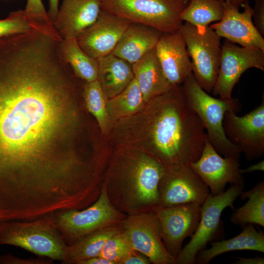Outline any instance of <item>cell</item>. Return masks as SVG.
I'll list each match as a JSON object with an SVG mask.
<instances>
[{"instance_id": "1", "label": "cell", "mask_w": 264, "mask_h": 264, "mask_svg": "<svg viewBox=\"0 0 264 264\" xmlns=\"http://www.w3.org/2000/svg\"><path fill=\"white\" fill-rule=\"evenodd\" d=\"M79 80L53 39H0V212L48 209L85 181L90 162L76 145Z\"/></svg>"}, {"instance_id": "2", "label": "cell", "mask_w": 264, "mask_h": 264, "mask_svg": "<svg viewBox=\"0 0 264 264\" xmlns=\"http://www.w3.org/2000/svg\"><path fill=\"white\" fill-rule=\"evenodd\" d=\"M110 136L115 147L141 150L164 167L190 165L198 159L208 140L203 124L185 101L181 85L118 120Z\"/></svg>"}, {"instance_id": "3", "label": "cell", "mask_w": 264, "mask_h": 264, "mask_svg": "<svg viewBox=\"0 0 264 264\" xmlns=\"http://www.w3.org/2000/svg\"><path fill=\"white\" fill-rule=\"evenodd\" d=\"M163 166L148 154L115 147L102 185L113 205L126 215L154 210Z\"/></svg>"}, {"instance_id": "4", "label": "cell", "mask_w": 264, "mask_h": 264, "mask_svg": "<svg viewBox=\"0 0 264 264\" xmlns=\"http://www.w3.org/2000/svg\"><path fill=\"white\" fill-rule=\"evenodd\" d=\"M22 248L38 256L71 264L68 245L57 229L54 213L31 220H13L0 224V246Z\"/></svg>"}, {"instance_id": "5", "label": "cell", "mask_w": 264, "mask_h": 264, "mask_svg": "<svg viewBox=\"0 0 264 264\" xmlns=\"http://www.w3.org/2000/svg\"><path fill=\"white\" fill-rule=\"evenodd\" d=\"M189 107L197 115L205 128L207 138L216 151L223 157L239 160L241 152L226 137L223 127L225 112L241 109L235 98H216L210 96L197 82L191 73L181 85Z\"/></svg>"}, {"instance_id": "6", "label": "cell", "mask_w": 264, "mask_h": 264, "mask_svg": "<svg viewBox=\"0 0 264 264\" xmlns=\"http://www.w3.org/2000/svg\"><path fill=\"white\" fill-rule=\"evenodd\" d=\"M101 10L162 33L179 30L180 15L190 0H100Z\"/></svg>"}, {"instance_id": "7", "label": "cell", "mask_w": 264, "mask_h": 264, "mask_svg": "<svg viewBox=\"0 0 264 264\" xmlns=\"http://www.w3.org/2000/svg\"><path fill=\"white\" fill-rule=\"evenodd\" d=\"M126 216L113 205L103 185L97 199L88 207L54 213L56 227L68 245L95 231L120 223Z\"/></svg>"}, {"instance_id": "8", "label": "cell", "mask_w": 264, "mask_h": 264, "mask_svg": "<svg viewBox=\"0 0 264 264\" xmlns=\"http://www.w3.org/2000/svg\"><path fill=\"white\" fill-rule=\"evenodd\" d=\"M180 31L192 59V73L199 86L212 92L217 78L221 58V37L210 27L198 28L185 22Z\"/></svg>"}, {"instance_id": "9", "label": "cell", "mask_w": 264, "mask_h": 264, "mask_svg": "<svg viewBox=\"0 0 264 264\" xmlns=\"http://www.w3.org/2000/svg\"><path fill=\"white\" fill-rule=\"evenodd\" d=\"M244 185H232L227 191L213 196L210 193L201 209V216L198 228L189 242L175 257L176 264L196 263L198 253L204 249L207 243L218 236L221 227V215L228 207L235 208L233 203L243 191Z\"/></svg>"}, {"instance_id": "10", "label": "cell", "mask_w": 264, "mask_h": 264, "mask_svg": "<svg viewBox=\"0 0 264 264\" xmlns=\"http://www.w3.org/2000/svg\"><path fill=\"white\" fill-rule=\"evenodd\" d=\"M133 248L154 264H175V258L163 242L158 217L154 210L127 215L120 222Z\"/></svg>"}, {"instance_id": "11", "label": "cell", "mask_w": 264, "mask_h": 264, "mask_svg": "<svg viewBox=\"0 0 264 264\" xmlns=\"http://www.w3.org/2000/svg\"><path fill=\"white\" fill-rule=\"evenodd\" d=\"M210 193L208 186L190 165L164 167L158 186L157 206L190 203L201 205Z\"/></svg>"}, {"instance_id": "12", "label": "cell", "mask_w": 264, "mask_h": 264, "mask_svg": "<svg viewBox=\"0 0 264 264\" xmlns=\"http://www.w3.org/2000/svg\"><path fill=\"white\" fill-rule=\"evenodd\" d=\"M234 110H227L223 127L228 140L243 153L250 161L264 154V97L261 104L242 116Z\"/></svg>"}, {"instance_id": "13", "label": "cell", "mask_w": 264, "mask_h": 264, "mask_svg": "<svg viewBox=\"0 0 264 264\" xmlns=\"http://www.w3.org/2000/svg\"><path fill=\"white\" fill-rule=\"evenodd\" d=\"M264 70V51L240 47L227 40L221 45L219 70L212 91L215 96L230 99L241 75L250 68Z\"/></svg>"}, {"instance_id": "14", "label": "cell", "mask_w": 264, "mask_h": 264, "mask_svg": "<svg viewBox=\"0 0 264 264\" xmlns=\"http://www.w3.org/2000/svg\"><path fill=\"white\" fill-rule=\"evenodd\" d=\"M201 209V205L194 203L154 209L160 222L164 246L175 258L182 249L185 239L191 237L196 231Z\"/></svg>"}, {"instance_id": "15", "label": "cell", "mask_w": 264, "mask_h": 264, "mask_svg": "<svg viewBox=\"0 0 264 264\" xmlns=\"http://www.w3.org/2000/svg\"><path fill=\"white\" fill-rule=\"evenodd\" d=\"M190 166L208 186L213 196L224 192L227 183L244 185L239 160L220 155L208 140L198 159Z\"/></svg>"}, {"instance_id": "16", "label": "cell", "mask_w": 264, "mask_h": 264, "mask_svg": "<svg viewBox=\"0 0 264 264\" xmlns=\"http://www.w3.org/2000/svg\"><path fill=\"white\" fill-rule=\"evenodd\" d=\"M223 13L220 21L210 25L221 38L245 48L264 51V39L255 26L253 10L246 0L239 8L227 1H223Z\"/></svg>"}, {"instance_id": "17", "label": "cell", "mask_w": 264, "mask_h": 264, "mask_svg": "<svg viewBox=\"0 0 264 264\" xmlns=\"http://www.w3.org/2000/svg\"><path fill=\"white\" fill-rule=\"evenodd\" d=\"M131 23L103 10L76 38L81 49L95 59L111 53Z\"/></svg>"}, {"instance_id": "18", "label": "cell", "mask_w": 264, "mask_h": 264, "mask_svg": "<svg viewBox=\"0 0 264 264\" xmlns=\"http://www.w3.org/2000/svg\"><path fill=\"white\" fill-rule=\"evenodd\" d=\"M155 49L162 71L169 83L172 86L182 85L192 73V66L179 29L172 33H162Z\"/></svg>"}, {"instance_id": "19", "label": "cell", "mask_w": 264, "mask_h": 264, "mask_svg": "<svg viewBox=\"0 0 264 264\" xmlns=\"http://www.w3.org/2000/svg\"><path fill=\"white\" fill-rule=\"evenodd\" d=\"M100 0H62L54 27L63 39L76 38L97 19Z\"/></svg>"}, {"instance_id": "20", "label": "cell", "mask_w": 264, "mask_h": 264, "mask_svg": "<svg viewBox=\"0 0 264 264\" xmlns=\"http://www.w3.org/2000/svg\"><path fill=\"white\" fill-rule=\"evenodd\" d=\"M162 34L149 26L131 23L111 53L132 64L155 48Z\"/></svg>"}, {"instance_id": "21", "label": "cell", "mask_w": 264, "mask_h": 264, "mask_svg": "<svg viewBox=\"0 0 264 264\" xmlns=\"http://www.w3.org/2000/svg\"><path fill=\"white\" fill-rule=\"evenodd\" d=\"M132 66L134 78L146 103L154 97L168 91L173 87L164 74L155 48L132 64Z\"/></svg>"}, {"instance_id": "22", "label": "cell", "mask_w": 264, "mask_h": 264, "mask_svg": "<svg viewBox=\"0 0 264 264\" xmlns=\"http://www.w3.org/2000/svg\"><path fill=\"white\" fill-rule=\"evenodd\" d=\"M242 228V231L237 236L227 240L213 242L210 248L199 251L196 263L207 264L217 256L232 251L253 250L264 253V232L257 230L253 224H248Z\"/></svg>"}, {"instance_id": "23", "label": "cell", "mask_w": 264, "mask_h": 264, "mask_svg": "<svg viewBox=\"0 0 264 264\" xmlns=\"http://www.w3.org/2000/svg\"><path fill=\"white\" fill-rule=\"evenodd\" d=\"M97 60V80L109 99L122 91L134 79L132 64L112 53Z\"/></svg>"}, {"instance_id": "24", "label": "cell", "mask_w": 264, "mask_h": 264, "mask_svg": "<svg viewBox=\"0 0 264 264\" xmlns=\"http://www.w3.org/2000/svg\"><path fill=\"white\" fill-rule=\"evenodd\" d=\"M60 47L63 58L77 78L84 82L97 80V60L88 56L81 49L76 38L63 39Z\"/></svg>"}, {"instance_id": "25", "label": "cell", "mask_w": 264, "mask_h": 264, "mask_svg": "<svg viewBox=\"0 0 264 264\" xmlns=\"http://www.w3.org/2000/svg\"><path fill=\"white\" fill-rule=\"evenodd\" d=\"M121 229L120 223L107 226L95 231L68 245L71 264H78L83 260L98 256L107 240Z\"/></svg>"}, {"instance_id": "26", "label": "cell", "mask_w": 264, "mask_h": 264, "mask_svg": "<svg viewBox=\"0 0 264 264\" xmlns=\"http://www.w3.org/2000/svg\"><path fill=\"white\" fill-rule=\"evenodd\" d=\"M247 201L231 214L230 220L244 227L248 224L264 227V181H261L249 191H242L239 196Z\"/></svg>"}, {"instance_id": "27", "label": "cell", "mask_w": 264, "mask_h": 264, "mask_svg": "<svg viewBox=\"0 0 264 264\" xmlns=\"http://www.w3.org/2000/svg\"><path fill=\"white\" fill-rule=\"evenodd\" d=\"M82 96L86 109L95 119L101 133L109 136L113 124L108 112L109 98L97 80L84 82Z\"/></svg>"}, {"instance_id": "28", "label": "cell", "mask_w": 264, "mask_h": 264, "mask_svg": "<svg viewBox=\"0 0 264 264\" xmlns=\"http://www.w3.org/2000/svg\"><path fill=\"white\" fill-rule=\"evenodd\" d=\"M145 104L137 83L134 78L122 91L108 99L107 109L109 116L114 124L122 118L138 112Z\"/></svg>"}, {"instance_id": "29", "label": "cell", "mask_w": 264, "mask_h": 264, "mask_svg": "<svg viewBox=\"0 0 264 264\" xmlns=\"http://www.w3.org/2000/svg\"><path fill=\"white\" fill-rule=\"evenodd\" d=\"M223 13L221 0H190L180 19L197 27L205 28L211 22L220 21Z\"/></svg>"}, {"instance_id": "30", "label": "cell", "mask_w": 264, "mask_h": 264, "mask_svg": "<svg viewBox=\"0 0 264 264\" xmlns=\"http://www.w3.org/2000/svg\"><path fill=\"white\" fill-rule=\"evenodd\" d=\"M54 26L29 19L24 10L11 12L0 20V38L14 34L36 30H54Z\"/></svg>"}, {"instance_id": "31", "label": "cell", "mask_w": 264, "mask_h": 264, "mask_svg": "<svg viewBox=\"0 0 264 264\" xmlns=\"http://www.w3.org/2000/svg\"><path fill=\"white\" fill-rule=\"evenodd\" d=\"M134 250L122 228L107 240L98 256L111 261L113 264H119Z\"/></svg>"}, {"instance_id": "32", "label": "cell", "mask_w": 264, "mask_h": 264, "mask_svg": "<svg viewBox=\"0 0 264 264\" xmlns=\"http://www.w3.org/2000/svg\"><path fill=\"white\" fill-rule=\"evenodd\" d=\"M24 11L29 19L54 26L42 0H27Z\"/></svg>"}, {"instance_id": "33", "label": "cell", "mask_w": 264, "mask_h": 264, "mask_svg": "<svg viewBox=\"0 0 264 264\" xmlns=\"http://www.w3.org/2000/svg\"><path fill=\"white\" fill-rule=\"evenodd\" d=\"M53 260L46 257L21 258L11 254L0 255V264H52Z\"/></svg>"}, {"instance_id": "34", "label": "cell", "mask_w": 264, "mask_h": 264, "mask_svg": "<svg viewBox=\"0 0 264 264\" xmlns=\"http://www.w3.org/2000/svg\"><path fill=\"white\" fill-rule=\"evenodd\" d=\"M255 6L253 8L252 19L253 23L261 34L264 35V0H255Z\"/></svg>"}, {"instance_id": "35", "label": "cell", "mask_w": 264, "mask_h": 264, "mask_svg": "<svg viewBox=\"0 0 264 264\" xmlns=\"http://www.w3.org/2000/svg\"><path fill=\"white\" fill-rule=\"evenodd\" d=\"M149 259L141 253L134 250L124 258L119 264H150Z\"/></svg>"}, {"instance_id": "36", "label": "cell", "mask_w": 264, "mask_h": 264, "mask_svg": "<svg viewBox=\"0 0 264 264\" xmlns=\"http://www.w3.org/2000/svg\"><path fill=\"white\" fill-rule=\"evenodd\" d=\"M234 264H264V257L256 256L254 258L235 257Z\"/></svg>"}, {"instance_id": "37", "label": "cell", "mask_w": 264, "mask_h": 264, "mask_svg": "<svg viewBox=\"0 0 264 264\" xmlns=\"http://www.w3.org/2000/svg\"><path fill=\"white\" fill-rule=\"evenodd\" d=\"M78 264H113L111 261L97 256L79 262Z\"/></svg>"}, {"instance_id": "38", "label": "cell", "mask_w": 264, "mask_h": 264, "mask_svg": "<svg viewBox=\"0 0 264 264\" xmlns=\"http://www.w3.org/2000/svg\"><path fill=\"white\" fill-rule=\"evenodd\" d=\"M59 0H49V8L48 14L52 22L57 16Z\"/></svg>"}, {"instance_id": "39", "label": "cell", "mask_w": 264, "mask_h": 264, "mask_svg": "<svg viewBox=\"0 0 264 264\" xmlns=\"http://www.w3.org/2000/svg\"><path fill=\"white\" fill-rule=\"evenodd\" d=\"M258 171H264V161L262 160L260 162L253 164L248 167L244 169H241V172L242 174L244 173H251Z\"/></svg>"}, {"instance_id": "40", "label": "cell", "mask_w": 264, "mask_h": 264, "mask_svg": "<svg viewBox=\"0 0 264 264\" xmlns=\"http://www.w3.org/2000/svg\"><path fill=\"white\" fill-rule=\"evenodd\" d=\"M222 1H227L232 5L239 8L246 0H221Z\"/></svg>"}]
</instances>
